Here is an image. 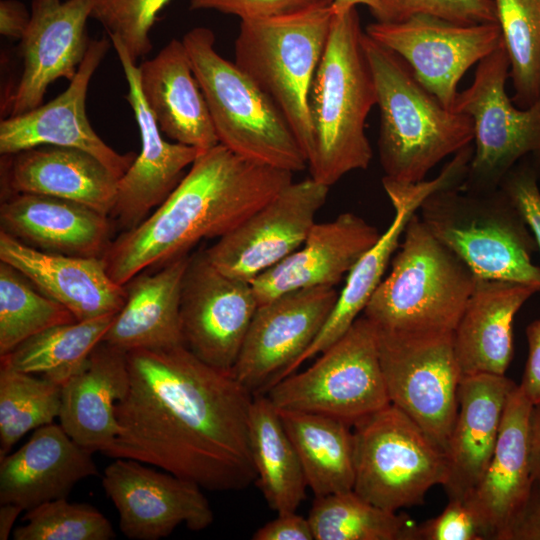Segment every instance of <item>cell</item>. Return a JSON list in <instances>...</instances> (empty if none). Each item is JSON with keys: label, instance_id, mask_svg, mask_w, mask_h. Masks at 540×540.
<instances>
[{"label": "cell", "instance_id": "cell-1", "mask_svg": "<svg viewBox=\"0 0 540 540\" xmlns=\"http://www.w3.org/2000/svg\"><path fill=\"white\" fill-rule=\"evenodd\" d=\"M129 383L116 403L117 435L104 452L151 464L209 491L256 481L248 417L253 394L184 345L127 353Z\"/></svg>", "mask_w": 540, "mask_h": 540}, {"label": "cell", "instance_id": "cell-2", "mask_svg": "<svg viewBox=\"0 0 540 540\" xmlns=\"http://www.w3.org/2000/svg\"><path fill=\"white\" fill-rule=\"evenodd\" d=\"M293 173L240 156L222 144L203 150L151 214L112 240L102 259L125 285L204 239L221 238L291 183Z\"/></svg>", "mask_w": 540, "mask_h": 540}, {"label": "cell", "instance_id": "cell-3", "mask_svg": "<svg viewBox=\"0 0 540 540\" xmlns=\"http://www.w3.org/2000/svg\"><path fill=\"white\" fill-rule=\"evenodd\" d=\"M363 35L356 7L334 12L310 89L314 150L308 167L314 180L329 187L367 169L372 159L365 126L376 88Z\"/></svg>", "mask_w": 540, "mask_h": 540}, {"label": "cell", "instance_id": "cell-4", "mask_svg": "<svg viewBox=\"0 0 540 540\" xmlns=\"http://www.w3.org/2000/svg\"><path fill=\"white\" fill-rule=\"evenodd\" d=\"M363 46L380 114L378 153L383 179L421 182L443 159L472 144L473 120L446 108L398 54L365 31Z\"/></svg>", "mask_w": 540, "mask_h": 540}, {"label": "cell", "instance_id": "cell-5", "mask_svg": "<svg viewBox=\"0 0 540 540\" xmlns=\"http://www.w3.org/2000/svg\"><path fill=\"white\" fill-rule=\"evenodd\" d=\"M391 262L363 316L386 332L453 333L477 277L429 231L417 212Z\"/></svg>", "mask_w": 540, "mask_h": 540}, {"label": "cell", "instance_id": "cell-6", "mask_svg": "<svg viewBox=\"0 0 540 540\" xmlns=\"http://www.w3.org/2000/svg\"><path fill=\"white\" fill-rule=\"evenodd\" d=\"M333 15V0H319L290 13L243 20L234 45V63L283 113L307 162L314 150L310 89Z\"/></svg>", "mask_w": 540, "mask_h": 540}, {"label": "cell", "instance_id": "cell-7", "mask_svg": "<svg viewBox=\"0 0 540 540\" xmlns=\"http://www.w3.org/2000/svg\"><path fill=\"white\" fill-rule=\"evenodd\" d=\"M206 99L220 144L250 160L291 173L307 158L274 101L234 62L215 49V35L195 27L182 39Z\"/></svg>", "mask_w": 540, "mask_h": 540}, {"label": "cell", "instance_id": "cell-8", "mask_svg": "<svg viewBox=\"0 0 540 540\" xmlns=\"http://www.w3.org/2000/svg\"><path fill=\"white\" fill-rule=\"evenodd\" d=\"M429 231L453 251L477 278L507 280L540 289L538 249L523 216L498 188L469 192L460 187L438 190L420 205Z\"/></svg>", "mask_w": 540, "mask_h": 540}, {"label": "cell", "instance_id": "cell-9", "mask_svg": "<svg viewBox=\"0 0 540 540\" xmlns=\"http://www.w3.org/2000/svg\"><path fill=\"white\" fill-rule=\"evenodd\" d=\"M353 490L389 510L421 505L426 493L443 485L446 452L402 410L388 404L353 426Z\"/></svg>", "mask_w": 540, "mask_h": 540}, {"label": "cell", "instance_id": "cell-10", "mask_svg": "<svg viewBox=\"0 0 540 540\" xmlns=\"http://www.w3.org/2000/svg\"><path fill=\"white\" fill-rule=\"evenodd\" d=\"M307 369L272 385L266 394L278 410L318 413L353 426L390 404L375 326L359 316Z\"/></svg>", "mask_w": 540, "mask_h": 540}, {"label": "cell", "instance_id": "cell-11", "mask_svg": "<svg viewBox=\"0 0 540 540\" xmlns=\"http://www.w3.org/2000/svg\"><path fill=\"white\" fill-rule=\"evenodd\" d=\"M508 76L502 43L478 63L472 84L457 95L453 110L471 117L474 125L473 156L462 190H496L521 159L540 157V99L528 108L515 107L505 89Z\"/></svg>", "mask_w": 540, "mask_h": 540}, {"label": "cell", "instance_id": "cell-12", "mask_svg": "<svg viewBox=\"0 0 540 540\" xmlns=\"http://www.w3.org/2000/svg\"><path fill=\"white\" fill-rule=\"evenodd\" d=\"M376 330L390 403L446 452L462 378L453 333L409 335Z\"/></svg>", "mask_w": 540, "mask_h": 540}, {"label": "cell", "instance_id": "cell-13", "mask_svg": "<svg viewBox=\"0 0 540 540\" xmlns=\"http://www.w3.org/2000/svg\"><path fill=\"white\" fill-rule=\"evenodd\" d=\"M365 33L398 54L417 80L451 110L466 71L502 45L498 22L463 25L429 15L376 21Z\"/></svg>", "mask_w": 540, "mask_h": 540}, {"label": "cell", "instance_id": "cell-14", "mask_svg": "<svg viewBox=\"0 0 540 540\" xmlns=\"http://www.w3.org/2000/svg\"><path fill=\"white\" fill-rule=\"evenodd\" d=\"M258 305L250 282L219 271L205 250L190 255L180 298L184 346L206 364L231 371Z\"/></svg>", "mask_w": 540, "mask_h": 540}, {"label": "cell", "instance_id": "cell-15", "mask_svg": "<svg viewBox=\"0 0 540 540\" xmlns=\"http://www.w3.org/2000/svg\"><path fill=\"white\" fill-rule=\"evenodd\" d=\"M338 297L334 287L286 292L259 304L232 375L253 395L283 379L312 344Z\"/></svg>", "mask_w": 540, "mask_h": 540}, {"label": "cell", "instance_id": "cell-16", "mask_svg": "<svg viewBox=\"0 0 540 540\" xmlns=\"http://www.w3.org/2000/svg\"><path fill=\"white\" fill-rule=\"evenodd\" d=\"M328 192L329 186L312 177L292 181L205 249L209 261L222 273L251 282L303 244Z\"/></svg>", "mask_w": 540, "mask_h": 540}, {"label": "cell", "instance_id": "cell-17", "mask_svg": "<svg viewBox=\"0 0 540 540\" xmlns=\"http://www.w3.org/2000/svg\"><path fill=\"white\" fill-rule=\"evenodd\" d=\"M102 486L119 513L121 532L132 540H158L177 526L200 531L214 521L202 488L144 463L115 458L102 477Z\"/></svg>", "mask_w": 540, "mask_h": 540}, {"label": "cell", "instance_id": "cell-18", "mask_svg": "<svg viewBox=\"0 0 540 540\" xmlns=\"http://www.w3.org/2000/svg\"><path fill=\"white\" fill-rule=\"evenodd\" d=\"M468 167L469 157L460 152L455 154L440 174L431 180L398 183L382 179L384 190L394 209L393 219L377 242L349 271L328 319L286 376L295 372L305 361L326 350L348 331L381 283L411 216L418 212L421 203L430 194L441 189L461 186L467 176Z\"/></svg>", "mask_w": 540, "mask_h": 540}, {"label": "cell", "instance_id": "cell-19", "mask_svg": "<svg viewBox=\"0 0 540 540\" xmlns=\"http://www.w3.org/2000/svg\"><path fill=\"white\" fill-rule=\"evenodd\" d=\"M111 46L109 36L91 40L77 73L61 94L23 114L2 118L1 155L43 145L72 147L90 153L115 176L122 177L136 154H122L107 145L86 114L89 83Z\"/></svg>", "mask_w": 540, "mask_h": 540}, {"label": "cell", "instance_id": "cell-20", "mask_svg": "<svg viewBox=\"0 0 540 540\" xmlns=\"http://www.w3.org/2000/svg\"><path fill=\"white\" fill-rule=\"evenodd\" d=\"M96 0L32 3L31 21L20 40L22 72L1 104L2 118L23 114L43 104L48 87L59 78L71 81L90 39L86 24Z\"/></svg>", "mask_w": 540, "mask_h": 540}, {"label": "cell", "instance_id": "cell-21", "mask_svg": "<svg viewBox=\"0 0 540 540\" xmlns=\"http://www.w3.org/2000/svg\"><path fill=\"white\" fill-rule=\"evenodd\" d=\"M109 38L128 84L125 99L134 113L141 139L140 153L118 180L110 214L122 231H127L139 225L169 196L201 151L163 138L143 98L136 62L119 38Z\"/></svg>", "mask_w": 540, "mask_h": 540}, {"label": "cell", "instance_id": "cell-22", "mask_svg": "<svg viewBox=\"0 0 540 540\" xmlns=\"http://www.w3.org/2000/svg\"><path fill=\"white\" fill-rule=\"evenodd\" d=\"M532 406L517 385L507 401L489 464L479 483L463 501L483 540H504L511 523L531 495L529 420Z\"/></svg>", "mask_w": 540, "mask_h": 540}, {"label": "cell", "instance_id": "cell-23", "mask_svg": "<svg viewBox=\"0 0 540 540\" xmlns=\"http://www.w3.org/2000/svg\"><path fill=\"white\" fill-rule=\"evenodd\" d=\"M380 235L375 226L352 212L315 222L298 249L250 282L258 303L294 290L334 287Z\"/></svg>", "mask_w": 540, "mask_h": 540}, {"label": "cell", "instance_id": "cell-24", "mask_svg": "<svg viewBox=\"0 0 540 540\" xmlns=\"http://www.w3.org/2000/svg\"><path fill=\"white\" fill-rule=\"evenodd\" d=\"M118 180L100 160L77 148L43 145L1 155L4 196L14 193L52 196L110 217Z\"/></svg>", "mask_w": 540, "mask_h": 540}, {"label": "cell", "instance_id": "cell-25", "mask_svg": "<svg viewBox=\"0 0 540 540\" xmlns=\"http://www.w3.org/2000/svg\"><path fill=\"white\" fill-rule=\"evenodd\" d=\"M0 261L22 273L78 321L118 313L124 305L125 287L110 277L102 257L41 251L0 230Z\"/></svg>", "mask_w": 540, "mask_h": 540}, {"label": "cell", "instance_id": "cell-26", "mask_svg": "<svg viewBox=\"0 0 540 540\" xmlns=\"http://www.w3.org/2000/svg\"><path fill=\"white\" fill-rule=\"evenodd\" d=\"M92 454L60 424L35 429L23 446L0 458V503L28 511L67 498L76 483L98 475Z\"/></svg>", "mask_w": 540, "mask_h": 540}, {"label": "cell", "instance_id": "cell-27", "mask_svg": "<svg viewBox=\"0 0 540 540\" xmlns=\"http://www.w3.org/2000/svg\"><path fill=\"white\" fill-rule=\"evenodd\" d=\"M517 385L505 375L462 376L446 449L448 474L442 485L449 500L464 501L481 480L495 449L507 401Z\"/></svg>", "mask_w": 540, "mask_h": 540}, {"label": "cell", "instance_id": "cell-28", "mask_svg": "<svg viewBox=\"0 0 540 540\" xmlns=\"http://www.w3.org/2000/svg\"><path fill=\"white\" fill-rule=\"evenodd\" d=\"M1 231L41 251L103 257L112 223L85 205L52 196L14 193L0 205Z\"/></svg>", "mask_w": 540, "mask_h": 540}, {"label": "cell", "instance_id": "cell-29", "mask_svg": "<svg viewBox=\"0 0 540 540\" xmlns=\"http://www.w3.org/2000/svg\"><path fill=\"white\" fill-rule=\"evenodd\" d=\"M139 70L143 98L162 134L200 151L219 144L208 105L182 40L171 39Z\"/></svg>", "mask_w": 540, "mask_h": 540}, {"label": "cell", "instance_id": "cell-30", "mask_svg": "<svg viewBox=\"0 0 540 540\" xmlns=\"http://www.w3.org/2000/svg\"><path fill=\"white\" fill-rule=\"evenodd\" d=\"M538 292L525 283L477 278L453 331L462 376L505 375L513 357L515 315Z\"/></svg>", "mask_w": 540, "mask_h": 540}, {"label": "cell", "instance_id": "cell-31", "mask_svg": "<svg viewBox=\"0 0 540 540\" xmlns=\"http://www.w3.org/2000/svg\"><path fill=\"white\" fill-rule=\"evenodd\" d=\"M128 383L127 353L101 341L62 386L61 427L81 447L104 453L117 435L115 406Z\"/></svg>", "mask_w": 540, "mask_h": 540}, {"label": "cell", "instance_id": "cell-32", "mask_svg": "<svg viewBox=\"0 0 540 540\" xmlns=\"http://www.w3.org/2000/svg\"><path fill=\"white\" fill-rule=\"evenodd\" d=\"M190 255L176 258L125 285L123 307L103 337L126 353L184 345L180 327L182 281Z\"/></svg>", "mask_w": 540, "mask_h": 540}, {"label": "cell", "instance_id": "cell-33", "mask_svg": "<svg viewBox=\"0 0 540 540\" xmlns=\"http://www.w3.org/2000/svg\"><path fill=\"white\" fill-rule=\"evenodd\" d=\"M248 435L256 483L277 513L296 511L305 499L307 480L278 409L266 394H254Z\"/></svg>", "mask_w": 540, "mask_h": 540}, {"label": "cell", "instance_id": "cell-34", "mask_svg": "<svg viewBox=\"0 0 540 540\" xmlns=\"http://www.w3.org/2000/svg\"><path fill=\"white\" fill-rule=\"evenodd\" d=\"M278 411L315 497L353 490L352 426L323 414Z\"/></svg>", "mask_w": 540, "mask_h": 540}, {"label": "cell", "instance_id": "cell-35", "mask_svg": "<svg viewBox=\"0 0 540 540\" xmlns=\"http://www.w3.org/2000/svg\"><path fill=\"white\" fill-rule=\"evenodd\" d=\"M116 314L50 327L0 357V363L43 376L63 386L83 368Z\"/></svg>", "mask_w": 540, "mask_h": 540}, {"label": "cell", "instance_id": "cell-36", "mask_svg": "<svg viewBox=\"0 0 540 540\" xmlns=\"http://www.w3.org/2000/svg\"><path fill=\"white\" fill-rule=\"evenodd\" d=\"M308 520L314 540H417L408 515L380 508L354 490L315 497Z\"/></svg>", "mask_w": 540, "mask_h": 540}, {"label": "cell", "instance_id": "cell-37", "mask_svg": "<svg viewBox=\"0 0 540 540\" xmlns=\"http://www.w3.org/2000/svg\"><path fill=\"white\" fill-rule=\"evenodd\" d=\"M61 391L48 378L0 366V458L27 432L53 423Z\"/></svg>", "mask_w": 540, "mask_h": 540}, {"label": "cell", "instance_id": "cell-38", "mask_svg": "<svg viewBox=\"0 0 540 540\" xmlns=\"http://www.w3.org/2000/svg\"><path fill=\"white\" fill-rule=\"evenodd\" d=\"M509 60L513 103L528 108L540 99V0H494Z\"/></svg>", "mask_w": 540, "mask_h": 540}, {"label": "cell", "instance_id": "cell-39", "mask_svg": "<svg viewBox=\"0 0 540 540\" xmlns=\"http://www.w3.org/2000/svg\"><path fill=\"white\" fill-rule=\"evenodd\" d=\"M74 321L66 307L0 261V357L50 327Z\"/></svg>", "mask_w": 540, "mask_h": 540}, {"label": "cell", "instance_id": "cell-40", "mask_svg": "<svg viewBox=\"0 0 540 540\" xmlns=\"http://www.w3.org/2000/svg\"><path fill=\"white\" fill-rule=\"evenodd\" d=\"M25 525L13 531L15 540H111L110 521L95 507L67 498L45 502L23 517Z\"/></svg>", "mask_w": 540, "mask_h": 540}, {"label": "cell", "instance_id": "cell-41", "mask_svg": "<svg viewBox=\"0 0 540 540\" xmlns=\"http://www.w3.org/2000/svg\"><path fill=\"white\" fill-rule=\"evenodd\" d=\"M170 0H96L91 18L119 38L136 62L152 49L150 31Z\"/></svg>", "mask_w": 540, "mask_h": 540}, {"label": "cell", "instance_id": "cell-42", "mask_svg": "<svg viewBox=\"0 0 540 540\" xmlns=\"http://www.w3.org/2000/svg\"><path fill=\"white\" fill-rule=\"evenodd\" d=\"M372 15L378 22H401L415 15H429L450 22L472 25L495 23L494 0H378Z\"/></svg>", "mask_w": 540, "mask_h": 540}, {"label": "cell", "instance_id": "cell-43", "mask_svg": "<svg viewBox=\"0 0 540 540\" xmlns=\"http://www.w3.org/2000/svg\"><path fill=\"white\" fill-rule=\"evenodd\" d=\"M540 157L527 156L503 178L501 188L511 199L529 227L540 251Z\"/></svg>", "mask_w": 540, "mask_h": 540}, {"label": "cell", "instance_id": "cell-44", "mask_svg": "<svg viewBox=\"0 0 540 540\" xmlns=\"http://www.w3.org/2000/svg\"><path fill=\"white\" fill-rule=\"evenodd\" d=\"M417 540H483V538L465 503L461 500H449L438 516L417 525Z\"/></svg>", "mask_w": 540, "mask_h": 540}, {"label": "cell", "instance_id": "cell-45", "mask_svg": "<svg viewBox=\"0 0 540 540\" xmlns=\"http://www.w3.org/2000/svg\"><path fill=\"white\" fill-rule=\"evenodd\" d=\"M319 0H190V10H215L241 21L271 17L305 8Z\"/></svg>", "mask_w": 540, "mask_h": 540}, {"label": "cell", "instance_id": "cell-46", "mask_svg": "<svg viewBox=\"0 0 540 540\" xmlns=\"http://www.w3.org/2000/svg\"><path fill=\"white\" fill-rule=\"evenodd\" d=\"M253 540H314L308 518L296 511L277 513L252 535Z\"/></svg>", "mask_w": 540, "mask_h": 540}, {"label": "cell", "instance_id": "cell-47", "mask_svg": "<svg viewBox=\"0 0 540 540\" xmlns=\"http://www.w3.org/2000/svg\"><path fill=\"white\" fill-rule=\"evenodd\" d=\"M528 357L519 386L533 404L540 403V319L526 327Z\"/></svg>", "mask_w": 540, "mask_h": 540}, {"label": "cell", "instance_id": "cell-48", "mask_svg": "<svg viewBox=\"0 0 540 540\" xmlns=\"http://www.w3.org/2000/svg\"><path fill=\"white\" fill-rule=\"evenodd\" d=\"M504 540H540V487L531 495L511 523Z\"/></svg>", "mask_w": 540, "mask_h": 540}, {"label": "cell", "instance_id": "cell-49", "mask_svg": "<svg viewBox=\"0 0 540 540\" xmlns=\"http://www.w3.org/2000/svg\"><path fill=\"white\" fill-rule=\"evenodd\" d=\"M31 21V12L18 0L0 1V34L21 40Z\"/></svg>", "mask_w": 540, "mask_h": 540}, {"label": "cell", "instance_id": "cell-50", "mask_svg": "<svg viewBox=\"0 0 540 540\" xmlns=\"http://www.w3.org/2000/svg\"><path fill=\"white\" fill-rule=\"evenodd\" d=\"M529 460L533 487H540V403L533 404L530 414Z\"/></svg>", "mask_w": 540, "mask_h": 540}, {"label": "cell", "instance_id": "cell-51", "mask_svg": "<svg viewBox=\"0 0 540 540\" xmlns=\"http://www.w3.org/2000/svg\"><path fill=\"white\" fill-rule=\"evenodd\" d=\"M0 540H7L13 524L23 509L13 503H0Z\"/></svg>", "mask_w": 540, "mask_h": 540}, {"label": "cell", "instance_id": "cell-52", "mask_svg": "<svg viewBox=\"0 0 540 540\" xmlns=\"http://www.w3.org/2000/svg\"><path fill=\"white\" fill-rule=\"evenodd\" d=\"M357 5H365L373 13L378 9L379 2L378 0H333L334 12H340Z\"/></svg>", "mask_w": 540, "mask_h": 540}, {"label": "cell", "instance_id": "cell-53", "mask_svg": "<svg viewBox=\"0 0 540 540\" xmlns=\"http://www.w3.org/2000/svg\"><path fill=\"white\" fill-rule=\"evenodd\" d=\"M53 1H57V0H32V3L43 4V3L53 2Z\"/></svg>", "mask_w": 540, "mask_h": 540}]
</instances>
